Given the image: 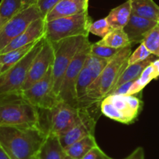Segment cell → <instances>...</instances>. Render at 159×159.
Wrapping results in <instances>:
<instances>
[{"mask_svg": "<svg viewBox=\"0 0 159 159\" xmlns=\"http://www.w3.org/2000/svg\"><path fill=\"white\" fill-rule=\"evenodd\" d=\"M46 137L34 125L0 126V146L11 159H34Z\"/></svg>", "mask_w": 159, "mask_h": 159, "instance_id": "obj_1", "label": "cell"}, {"mask_svg": "<svg viewBox=\"0 0 159 159\" xmlns=\"http://www.w3.org/2000/svg\"><path fill=\"white\" fill-rule=\"evenodd\" d=\"M131 46L123 48L108 61L103 71L89 87L86 96L80 104V108H91L111 92L118 80L129 65L128 59L132 53Z\"/></svg>", "mask_w": 159, "mask_h": 159, "instance_id": "obj_2", "label": "cell"}, {"mask_svg": "<svg viewBox=\"0 0 159 159\" xmlns=\"http://www.w3.org/2000/svg\"><path fill=\"white\" fill-rule=\"evenodd\" d=\"M84 108L72 106L62 101L51 108H38V126L46 136H59L79 121Z\"/></svg>", "mask_w": 159, "mask_h": 159, "instance_id": "obj_3", "label": "cell"}, {"mask_svg": "<svg viewBox=\"0 0 159 159\" xmlns=\"http://www.w3.org/2000/svg\"><path fill=\"white\" fill-rule=\"evenodd\" d=\"M38 108L20 93L0 97V126H38Z\"/></svg>", "mask_w": 159, "mask_h": 159, "instance_id": "obj_4", "label": "cell"}, {"mask_svg": "<svg viewBox=\"0 0 159 159\" xmlns=\"http://www.w3.org/2000/svg\"><path fill=\"white\" fill-rule=\"evenodd\" d=\"M91 23L92 21L88 14V11L58 18L45 22L44 38L48 42L54 43L73 37H88Z\"/></svg>", "mask_w": 159, "mask_h": 159, "instance_id": "obj_5", "label": "cell"}, {"mask_svg": "<svg viewBox=\"0 0 159 159\" xmlns=\"http://www.w3.org/2000/svg\"><path fill=\"white\" fill-rule=\"evenodd\" d=\"M88 42V37L85 36L73 37L54 43L51 42L54 49V61L52 64L53 90L58 98L66 70L80 48Z\"/></svg>", "mask_w": 159, "mask_h": 159, "instance_id": "obj_6", "label": "cell"}, {"mask_svg": "<svg viewBox=\"0 0 159 159\" xmlns=\"http://www.w3.org/2000/svg\"><path fill=\"white\" fill-rule=\"evenodd\" d=\"M143 102L136 95L110 94L101 102L104 116L123 124L134 123L139 116Z\"/></svg>", "mask_w": 159, "mask_h": 159, "instance_id": "obj_7", "label": "cell"}, {"mask_svg": "<svg viewBox=\"0 0 159 159\" xmlns=\"http://www.w3.org/2000/svg\"><path fill=\"white\" fill-rule=\"evenodd\" d=\"M43 42L44 38H42L16 65L0 75V97L21 92L30 64L42 48Z\"/></svg>", "mask_w": 159, "mask_h": 159, "instance_id": "obj_8", "label": "cell"}, {"mask_svg": "<svg viewBox=\"0 0 159 159\" xmlns=\"http://www.w3.org/2000/svg\"><path fill=\"white\" fill-rule=\"evenodd\" d=\"M90 42L84 45L70 64L62 80L59 98L72 106L80 108L76 94V84L80 73L84 66L85 61L90 54Z\"/></svg>", "mask_w": 159, "mask_h": 159, "instance_id": "obj_9", "label": "cell"}, {"mask_svg": "<svg viewBox=\"0 0 159 159\" xmlns=\"http://www.w3.org/2000/svg\"><path fill=\"white\" fill-rule=\"evenodd\" d=\"M27 102L39 109L52 108L59 102L53 90L52 66L46 74L27 89L20 92Z\"/></svg>", "mask_w": 159, "mask_h": 159, "instance_id": "obj_10", "label": "cell"}, {"mask_svg": "<svg viewBox=\"0 0 159 159\" xmlns=\"http://www.w3.org/2000/svg\"><path fill=\"white\" fill-rule=\"evenodd\" d=\"M41 17L42 16L37 6L32 5L3 24L0 28V52L24 32L32 22Z\"/></svg>", "mask_w": 159, "mask_h": 159, "instance_id": "obj_11", "label": "cell"}, {"mask_svg": "<svg viewBox=\"0 0 159 159\" xmlns=\"http://www.w3.org/2000/svg\"><path fill=\"white\" fill-rule=\"evenodd\" d=\"M54 61V49L52 44L44 38L42 48L30 64L21 91L30 88L32 84L42 79L52 67Z\"/></svg>", "mask_w": 159, "mask_h": 159, "instance_id": "obj_12", "label": "cell"}, {"mask_svg": "<svg viewBox=\"0 0 159 159\" xmlns=\"http://www.w3.org/2000/svg\"><path fill=\"white\" fill-rule=\"evenodd\" d=\"M95 126L96 119L90 114L88 108H84L79 121L65 133L58 136L61 145L66 149L75 142L84 138L87 136L94 135Z\"/></svg>", "mask_w": 159, "mask_h": 159, "instance_id": "obj_13", "label": "cell"}, {"mask_svg": "<svg viewBox=\"0 0 159 159\" xmlns=\"http://www.w3.org/2000/svg\"><path fill=\"white\" fill-rule=\"evenodd\" d=\"M45 21L43 18H38L32 22L27 28L19 36L13 39L7 46H6L0 53H6L22 47L27 46L30 44L37 42L45 35Z\"/></svg>", "mask_w": 159, "mask_h": 159, "instance_id": "obj_14", "label": "cell"}, {"mask_svg": "<svg viewBox=\"0 0 159 159\" xmlns=\"http://www.w3.org/2000/svg\"><path fill=\"white\" fill-rule=\"evenodd\" d=\"M157 24V21L141 17L132 13L123 30L131 45L142 43L145 37Z\"/></svg>", "mask_w": 159, "mask_h": 159, "instance_id": "obj_15", "label": "cell"}, {"mask_svg": "<svg viewBox=\"0 0 159 159\" xmlns=\"http://www.w3.org/2000/svg\"><path fill=\"white\" fill-rule=\"evenodd\" d=\"M88 0H60L48 13L45 22L88 11Z\"/></svg>", "mask_w": 159, "mask_h": 159, "instance_id": "obj_16", "label": "cell"}, {"mask_svg": "<svg viewBox=\"0 0 159 159\" xmlns=\"http://www.w3.org/2000/svg\"><path fill=\"white\" fill-rule=\"evenodd\" d=\"M37 157L38 159H65V150L59 142V137L54 134L47 136Z\"/></svg>", "mask_w": 159, "mask_h": 159, "instance_id": "obj_17", "label": "cell"}, {"mask_svg": "<svg viewBox=\"0 0 159 159\" xmlns=\"http://www.w3.org/2000/svg\"><path fill=\"white\" fill-rule=\"evenodd\" d=\"M132 14L130 0H126L121 5L118 6L109 12L106 20L112 29L124 28Z\"/></svg>", "mask_w": 159, "mask_h": 159, "instance_id": "obj_18", "label": "cell"}, {"mask_svg": "<svg viewBox=\"0 0 159 159\" xmlns=\"http://www.w3.org/2000/svg\"><path fill=\"white\" fill-rule=\"evenodd\" d=\"M38 41L30 44L27 46L22 47V48L8 52L0 53V75H2V73L10 70L13 66L16 65L20 59H22L32 49V48L34 46L35 44Z\"/></svg>", "mask_w": 159, "mask_h": 159, "instance_id": "obj_19", "label": "cell"}, {"mask_svg": "<svg viewBox=\"0 0 159 159\" xmlns=\"http://www.w3.org/2000/svg\"><path fill=\"white\" fill-rule=\"evenodd\" d=\"M156 59H157V56H154V55H151L150 57H148V59L142 61V62L132 64V65H128V66L125 69L123 73H122V75L120 76L119 79L118 80L117 83H116V86L113 88L111 92H112L116 88L120 86V85L123 84L125 83H127V82L134 81L135 80H137V78L139 77V76L141 74L143 70H144L150 63H151L153 61L155 60ZM111 93H110V94H111ZM109 94H108V95H109Z\"/></svg>", "mask_w": 159, "mask_h": 159, "instance_id": "obj_20", "label": "cell"}, {"mask_svg": "<svg viewBox=\"0 0 159 159\" xmlns=\"http://www.w3.org/2000/svg\"><path fill=\"white\" fill-rule=\"evenodd\" d=\"M94 135H89L66 148V154L73 159H82L92 148L98 146Z\"/></svg>", "mask_w": 159, "mask_h": 159, "instance_id": "obj_21", "label": "cell"}, {"mask_svg": "<svg viewBox=\"0 0 159 159\" xmlns=\"http://www.w3.org/2000/svg\"><path fill=\"white\" fill-rule=\"evenodd\" d=\"M132 13L141 17L157 21L159 7L154 0H130Z\"/></svg>", "mask_w": 159, "mask_h": 159, "instance_id": "obj_22", "label": "cell"}, {"mask_svg": "<svg viewBox=\"0 0 159 159\" xmlns=\"http://www.w3.org/2000/svg\"><path fill=\"white\" fill-rule=\"evenodd\" d=\"M158 72L156 70L152 62L143 70L139 77L134 80L126 95H136L139 94L150 82L152 81L153 80L158 78Z\"/></svg>", "mask_w": 159, "mask_h": 159, "instance_id": "obj_23", "label": "cell"}, {"mask_svg": "<svg viewBox=\"0 0 159 159\" xmlns=\"http://www.w3.org/2000/svg\"><path fill=\"white\" fill-rule=\"evenodd\" d=\"M98 45L122 49L130 44L123 28L112 29L108 34L97 42Z\"/></svg>", "mask_w": 159, "mask_h": 159, "instance_id": "obj_24", "label": "cell"}, {"mask_svg": "<svg viewBox=\"0 0 159 159\" xmlns=\"http://www.w3.org/2000/svg\"><path fill=\"white\" fill-rule=\"evenodd\" d=\"M27 7H28L24 5L22 0H1L0 2L1 27Z\"/></svg>", "mask_w": 159, "mask_h": 159, "instance_id": "obj_25", "label": "cell"}, {"mask_svg": "<svg viewBox=\"0 0 159 159\" xmlns=\"http://www.w3.org/2000/svg\"><path fill=\"white\" fill-rule=\"evenodd\" d=\"M93 81H94V80H93L91 72L86 66H84L83 69L78 76L76 84V94L78 102H79V106L80 102L86 96L88 88L91 86Z\"/></svg>", "mask_w": 159, "mask_h": 159, "instance_id": "obj_26", "label": "cell"}, {"mask_svg": "<svg viewBox=\"0 0 159 159\" xmlns=\"http://www.w3.org/2000/svg\"><path fill=\"white\" fill-rule=\"evenodd\" d=\"M109 60L110 59L97 57V56L89 54L85 61L84 66H86L90 70L91 75H92L93 80H94L103 71Z\"/></svg>", "mask_w": 159, "mask_h": 159, "instance_id": "obj_27", "label": "cell"}, {"mask_svg": "<svg viewBox=\"0 0 159 159\" xmlns=\"http://www.w3.org/2000/svg\"><path fill=\"white\" fill-rule=\"evenodd\" d=\"M142 43L151 54L159 58V25L157 24L145 37Z\"/></svg>", "mask_w": 159, "mask_h": 159, "instance_id": "obj_28", "label": "cell"}, {"mask_svg": "<svg viewBox=\"0 0 159 159\" xmlns=\"http://www.w3.org/2000/svg\"><path fill=\"white\" fill-rule=\"evenodd\" d=\"M123 49V48H122ZM121 49L118 48H113L111 47L104 46V45H98L96 43L91 44L90 46V54L92 56H97V57L103 58L106 59H111L114 57Z\"/></svg>", "mask_w": 159, "mask_h": 159, "instance_id": "obj_29", "label": "cell"}, {"mask_svg": "<svg viewBox=\"0 0 159 159\" xmlns=\"http://www.w3.org/2000/svg\"><path fill=\"white\" fill-rule=\"evenodd\" d=\"M111 30H112V28L108 24L106 18L105 17L91 23V24L90 25L89 33H91L93 34L96 35V36L103 38Z\"/></svg>", "mask_w": 159, "mask_h": 159, "instance_id": "obj_30", "label": "cell"}, {"mask_svg": "<svg viewBox=\"0 0 159 159\" xmlns=\"http://www.w3.org/2000/svg\"><path fill=\"white\" fill-rule=\"evenodd\" d=\"M151 55L152 54H151V52L147 49L144 45L143 43H140L138 48L134 52L131 53V55L129 56V59H128V64L132 65V64L142 62L150 57Z\"/></svg>", "mask_w": 159, "mask_h": 159, "instance_id": "obj_31", "label": "cell"}, {"mask_svg": "<svg viewBox=\"0 0 159 159\" xmlns=\"http://www.w3.org/2000/svg\"><path fill=\"white\" fill-rule=\"evenodd\" d=\"M60 0H38L36 6L43 19L46 17L48 13L57 5Z\"/></svg>", "mask_w": 159, "mask_h": 159, "instance_id": "obj_32", "label": "cell"}, {"mask_svg": "<svg viewBox=\"0 0 159 159\" xmlns=\"http://www.w3.org/2000/svg\"><path fill=\"white\" fill-rule=\"evenodd\" d=\"M82 159H114L105 154L100 148V147H94Z\"/></svg>", "mask_w": 159, "mask_h": 159, "instance_id": "obj_33", "label": "cell"}, {"mask_svg": "<svg viewBox=\"0 0 159 159\" xmlns=\"http://www.w3.org/2000/svg\"><path fill=\"white\" fill-rule=\"evenodd\" d=\"M134 81L127 82V83H125L123 84L120 85L118 88H116L110 94H117V95H126L127 94L128 91H129V88L132 86ZM109 94V95H110Z\"/></svg>", "mask_w": 159, "mask_h": 159, "instance_id": "obj_34", "label": "cell"}, {"mask_svg": "<svg viewBox=\"0 0 159 159\" xmlns=\"http://www.w3.org/2000/svg\"><path fill=\"white\" fill-rule=\"evenodd\" d=\"M125 159H144V151L141 147L136 148L129 156L125 157Z\"/></svg>", "mask_w": 159, "mask_h": 159, "instance_id": "obj_35", "label": "cell"}, {"mask_svg": "<svg viewBox=\"0 0 159 159\" xmlns=\"http://www.w3.org/2000/svg\"><path fill=\"white\" fill-rule=\"evenodd\" d=\"M0 159H11L1 146H0Z\"/></svg>", "mask_w": 159, "mask_h": 159, "instance_id": "obj_36", "label": "cell"}, {"mask_svg": "<svg viewBox=\"0 0 159 159\" xmlns=\"http://www.w3.org/2000/svg\"><path fill=\"white\" fill-rule=\"evenodd\" d=\"M38 0H22V2H24V5L26 7H30L32 5H36Z\"/></svg>", "mask_w": 159, "mask_h": 159, "instance_id": "obj_37", "label": "cell"}, {"mask_svg": "<svg viewBox=\"0 0 159 159\" xmlns=\"http://www.w3.org/2000/svg\"><path fill=\"white\" fill-rule=\"evenodd\" d=\"M65 159H73V158H72L71 157H70V156H68V155H66V154Z\"/></svg>", "mask_w": 159, "mask_h": 159, "instance_id": "obj_38", "label": "cell"}, {"mask_svg": "<svg viewBox=\"0 0 159 159\" xmlns=\"http://www.w3.org/2000/svg\"><path fill=\"white\" fill-rule=\"evenodd\" d=\"M157 24H158V25H159V16H158V17H157Z\"/></svg>", "mask_w": 159, "mask_h": 159, "instance_id": "obj_39", "label": "cell"}, {"mask_svg": "<svg viewBox=\"0 0 159 159\" xmlns=\"http://www.w3.org/2000/svg\"><path fill=\"white\" fill-rule=\"evenodd\" d=\"M34 159H38V157H37V156H36V157H35Z\"/></svg>", "mask_w": 159, "mask_h": 159, "instance_id": "obj_40", "label": "cell"}, {"mask_svg": "<svg viewBox=\"0 0 159 159\" xmlns=\"http://www.w3.org/2000/svg\"><path fill=\"white\" fill-rule=\"evenodd\" d=\"M0 27H1V24H0Z\"/></svg>", "mask_w": 159, "mask_h": 159, "instance_id": "obj_41", "label": "cell"}, {"mask_svg": "<svg viewBox=\"0 0 159 159\" xmlns=\"http://www.w3.org/2000/svg\"><path fill=\"white\" fill-rule=\"evenodd\" d=\"M88 1H89V0H88Z\"/></svg>", "mask_w": 159, "mask_h": 159, "instance_id": "obj_42", "label": "cell"}, {"mask_svg": "<svg viewBox=\"0 0 159 159\" xmlns=\"http://www.w3.org/2000/svg\"><path fill=\"white\" fill-rule=\"evenodd\" d=\"M124 159H125V158H124Z\"/></svg>", "mask_w": 159, "mask_h": 159, "instance_id": "obj_43", "label": "cell"}]
</instances>
